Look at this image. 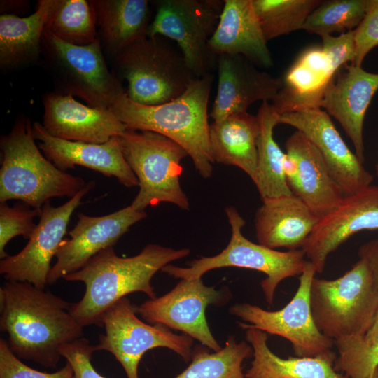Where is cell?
I'll return each mask as SVG.
<instances>
[{"instance_id":"1","label":"cell","mask_w":378,"mask_h":378,"mask_svg":"<svg viewBox=\"0 0 378 378\" xmlns=\"http://www.w3.org/2000/svg\"><path fill=\"white\" fill-rule=\"evenodd\" d=\"M72 303L28 282L7 281L0 288V329L19 358L55 368L60 348L83 337L71 314Z\"/></svg>"},{"instance_id":"2","label":"cell","mask_w":378,"mask_h":378,"mask_svg":"<svg viewBox=\"0 0 378 378\" xmlns=\"http://www.w3.org/2000/svg\"><path fill=\"white\" fill-rule=\"evenodd\" d=\"M188 248L174 249L158 244L146 245L132 257H119L113 247L101 251L80 270L65 276L69 281H81L85 286L82 299L72 303L70 313L83 327L102 326L105 312L127 295L142 292L150 299L156 295L151 279L170 262L188 256Z\"/></svg>"},{"instance_id":"3","label":"cell","mask_w":378,"mask_h":378,"mask_svg":"<svg viewBox=\"0 0 378 378\" xmlns=\"http://www.w3.org/2000/svg\"><path fill=\"white\" fill-rule=\"evenodd\" d=\"M214 76L194 80L178 97L158 105L132 101L123 92L110 110L128 129L150 131L168 137L181 146L204 178L211 176L213 163L208 121V103Z\"/></svg>"},{"instance_id":"4","label":"cell","mask_w":378,"mask_h":378,"mask_svg":"<svg viewBox=\"0 0 378 378\" xmlns=\"http://www.w3.org/2000/svg\"><path fill=\"white\" fill-rule=\"evenodd\" d=\"M0 202L18 200L41 210L53 197H73L84 179L56 167L40 150L29 118L19 115L11 130L1 136Z\"/></svg>"},{"instance_id":"5","label":"cell","mask_w":378,"mask_h":378,"mask_svg":"<svg viewBox=\"0 0 378 378\" xmlns=\"http://www.w3.org/2000/svg\"><path fill=\"white\" fill-rule=\"evenodd\" d=\"M170 40L146 36L113 59V73L127 83V96L144 105L162 104L181 96L197 78Z\"/></svg>"},{"instance_id":"6","label":"cell","mask_w":378,"mask_h":378,"mask_svg":"<svg viewBox=\"0 0 378 378\" xmlns=\"http://www.w3.org/2000/svg\"><path fill=\"white\" fill-rule=\"evenodd\" d=\"M310 306L317 328L334 342L365 335L378 310V298L365 262L359 258L335 279L314 277Z\"/></svg>"},{"instance_id":"7","label":"cell","mask_w":378,"mask_h":378,"mask_svg":"<svg viewBox=\"0 0 378 378\" xmlns=\"http://www.w3.org/2000/svg\"><path fill=\"white\" fill-rule=\"evenodd\" d=\"M122 153L138 180L139 192L131 206L137 211L162 202L188 210L190 203L180 184L186 150L168 137L145 130L127 129L118 136Z\"/></svg>"},{"instance_id":"8","label":"cell","mask_w":378,"mask_h":378,"mask_svg":"<svg viewBox=\"0 0 378 378\" xmlns=\"http://www.w3.org/2000/svg\"><path fill=\"white\" fill-rule=\"evenodd\" d=\"M41 56L57 93L78 97L92 107L109 109L125 92L107 66L99 38L90 45L76 46L45 29Z\"/></svg>"},{"instance_id":"9","label":"cell","mask_w":378,"mask_h":378,"mask_svg":"<svg viewBox=\"0 0 378 378\" xmlns=\"http://www.w3.org/2000/svg\"><path fill=\"white\" fill-rule=\"evenodd\" d=\"M225 214L231 227V237L225 248L214 256L192 260L188 267L169 264L161 271L174 278L190 280L202 278L206 272L222 267L257 270L266 275L260 286L266 302L272 304L280 283L302 274L307 262L304 252L302 249L279 251L253 243L242 234L246 221L237 209L228 206Z\"/></svg>"},{"instance_id":"10","label":"cell","mask_w":378,"mask_h":378,"mask_svg":"<svg viewBox=\"0 0 378 378\" xmlns=\"http://www.w3.org/2000/svg\"><path fill=\"white\" fill-rule=\"evenodd\" d=\"M147 36H161L176 43L197 78L211 74L216 57L209 43L221 15L223 1L160 0Z\"/></svg>"},{"instance_id":"11","label":"cell","mask_w":378,"mask_h":378,"mask_svg":"<svg viewBox=\"0 0 378 378\" xmlns=\"http://www.w3.org/2000/svg\"><path fill=\"white\" fill-rule=\"evenodd\" d=\"M136 307L125 297L102 318L106 333L99 337L95 351L112 354L122 366L127 378H139V362L148 350L164 347L178 354L186 362L192 358L193 339L186 334L176 335L162 324H146L136 316Z\"/></svg>"},{"instance_id":"12","label":"cell","mask_w":378,"mask_h":378,"mask_svg":"<svg viewBox=\"0 0 378 378\" xmlns=\"http://www.w3.org/2000/svg\"><path fill=\"white\" fill-rule=\"evenodd\" d=\"M316 273L315 266L307 260L295 295L279 310L270 312L257 305L241 303L231 307L230 312L249 327L287 340L295 356L333 355L335 342L318 330L312 314L310 289Z\"/></svg>"},{"instance_id":"13","label":"cell","mask_w":378,"mask_h":378,"mask_svg":"<svg viewBox=\"0 0 378 378\" xmlns=\"http://www.w3.org/2000/svg\"><path fill=\"white\" fill-rule=\"evenodd\" d=\"M94 186V181L88 182L76 195L59 206H52L50 201L47 202L27 245L18 253L1 260L0 274L7 281L28 282L44 290L52 268L51 260L64 239L71 215Z\"/></svg>"},{"instance_id":"14","label":"cell","mask_w":378,"mask_h":378,"mask_svg":"<svg viewBox=\"0 0 378 378\" xmlns=\"http://www.w3.org/2000/svg\"><path fill=\"white\" fill-rule=\"evenodd\" d=\"M223 298L214 286H205L202 278L181 279L172 290L146 300L136 311L146 321L181 331L216 352L222 348L211 332L205 310Z\"/></svg>"},{"instance_id":"15","label":"cell","mask_w":378,"mask_h":378,"mask_svg":"<svg viewBox=\"0 0 378 378\" xmlns=\"http://www.w3.org/2000/svg\"><path fill=\"white\" fill-rule=\"evenodd\" d=\"M78 221L64 239L55 255L56 262L48 276V285L82 269L101 251L113 247L132 225L147 217L145 211L131 204L110 214L91 216L78 214Z\"/></svg>"},{"instance_id":"16","label":"cell","mask_w":378,"mask_h":378,"mask_svg":"<svg viewBox=\"0 0 378 378\" xmlns=\"http://www.w3.org/2000/svg\"><path fill=\"white\" fill-rule=\"evenodd\" d=\"M280 123L296 128L314 144L345 195L371 186L373 176L349 149L326 111L312 108L284 113L279 115Z\"/></svg>"},{"instance_id":"17","label":"cell","mask_w":378,"mask_h":378,"mask_svg":"<svg viewBox=\"0 0 378 378\" xmlns=\"http://www.w3.org/2000/svg\"><path fill=\"white\" fill-rule=\"evenodd\" d=\"M378 230V186L349 195L321 218L301 248L316 272L324 270L328 255L362 230Z\"/></svg>"},{"instance_id":"18","label":"cell","mask_w":378,"mask_h":378,"mask_svg":"<svg viewBox=\"0 0 378 378\" xmlns=\"http://www.w3.org/2000/svg\"><path fill=\"white\" fill-rule=\"evenodd\" d=\"M43 126L61 139L104 144L120 136L127 127L110 109L85 105L72 95L47 92L42 97Z\"/></svg>"},{"instance_id":"19","label":"cell","mask_w":378,"mask_h":378,"mask_svg":"<svg viewBox=\"0 0 378 378\" xmlns=\"http://www.w3.org/2000/svg\"><path fill=\"white\" fill-rule=\"evenodd\" d=\"M217 94L211 112L219 121L247 108L258 101H273L282 86V80L260 71L241 55L217 56Z\"/></svg>"},{"instance_id":"20","label":"cell","mask_w":378,"mask_h":378,"mask_svg":"<svg viewBox=\"0 0 378 378\" xmlns=\"http://www.w3.org/2000/svg\"><path fill=\"white\" fill-rule=\"evenodd\" d=\"M33 134L43 155L63 172L79 165L113 176L127 188L139 185L122 153L118 136L104 144L68 141L50 135L38 122L33 123Z\"/></svg>"},{"instance_id":"21","label":"cell","mask_w":378,"mask_h":378,"mask_svg":"<svg viewBox=\"0 0 378 378\" xmlns=\"http://www.w3.org/2000/svg\"><path fill=\"white\" fill-rule=\"evenodd\" d=\"M328 85L321 108L334 117L353 143L355 154L365 162L363 122L366 111L378 90V74L362 66L346 65Z\"/></svg>"},{"instance_id":"22","label":"cell","mask_w":378,"mask_h":378,"mask_svg":"<svg viewBox=\"0 0 378 378\" xmlns=\"http://www.w3.org/2000/svg\"><path fill=\"white\" fill-rule=\"evenodd\" d=\"M252 0H224L218 27L209 41L211 52L217 56L241 55L255 66L273 64Z\"/></svg>"},{"instance_id":"23","label":"cell","mask_w":378,"mask_h":378,"mask_svg":"<svg viewBox=\"0 0 378 378\" xmlns=\"http://www.w3.org/2000/svg\"><path fill=\"white\" fill-rule=\"evenodd\" d=\"M338 71L322 47L307 49L286 73L272 105L279 115L321 108L325 92Z\"/></svg>"},{"instance_id":"24","label":"cell","mask_w":378,"mask_h":378,"mask_svg":"<svg viewBox=\"0 0 378 378\" xmlns=\"http://www.w3.org/2000/svg\"><path fill=\"white\" fill-rule=\"evenodd\" d=\"M262 202L255 217L258 244L272 249H301L319 218L293 194Z\"/></svg>"},{"instance_id":"25","label":"cell","mask_w":378,"mask_h":378,"mask_svg":"<svg viewBox=\"0 0 378 378\" xmlns=\"http://www.w3.org/2000/svg\"><path fill=\"white\" fill-rule=\"evenodd\" d=\"M298 163L299 197L319 219L335 208L344 194L331 176L320 152L301 132L291 134L285 144Z\"/></svg>"},{"instance_id":"26","label":"cell","mask_w":378,"mask_h":378,"mask_svg":"<svg viewBox=\"0 0 378 378\" xmlns=\"http://www.w3.org/2000/svg\"><path fill=\"white\" fill-rule=\"evenodd\" d=\"M103 52L113 59L147 36L150 10L147 0H90Z\"/></svg>"},{"instance_id":"27","label":"cell","mask_w":378,"mask_h":378,"mask_svg":"<svg viewBox=\"0 0 378 378\" xmlns=\"http://www.w3.org/2000/svg\"><path fill=\"white\" fill-rule=\"evenodd\" d=\"M239 326L246 330V341L253 351L246 378H348L335 370V354L284 358L270 349L266 332L245 323L239 322Z\"/></svg>"},{"instance_id":"28","label":"cell","mask_w":378,"mask_h":378,"mask_svg":"<svg viewBox=\"0 0 378 378\" xmlns=\"http://www.w3.org/2000/svg\"><path fill=\"white\" fill-rule=\"evenodd\" d=\"M258 134L257 116L247 111L214 121L209 130L214 162L240 168L255 183L258 169Z\"/></svg>"},{"instance_id":"29","label":"cell","mask_w":378,"mask_h":378,"mask_svg":"<svg viewBox=\"0 0 378 378\" xmlns=\"http://www.w3.org/2000/svg\"><path fill=\"white\" fill-rule=\"evenodd\" d=\"M53 0H39L29 16L0 15V66L10 70L36 62Z\"/></svg>"},{"instance_id":"30","label":"cell","mask_w":378,"mask_h":378,"mask_svg":"<svg viewBox=\"0 0 378 378\" xmlns=\"http://www.w3.org/2000/svg\"><path fill=\"white\" fill-rule=\"evenodd\" d=\"M279 115L269 102H262L256 115L258 120V169L254 183L262 200L293 195L284 172L285 153L273 135L274 127L279 124Z\"/></svg>"},{"instance_id":"31","label":"cell","mask_w":378,"mask_h":378,"mask_svg":"<svg viewBox=\"0 0 378 378\" xmlns=\"http://www.w3.org/2000/svg\"><path fill=\"white\" fill-rule=\"evenodd\" d=\"M45 29L59 39L76 46H88L98 39L95 14L90 0H53Z\"/></svg>"},{"instance_id":"32","label":"cell","mask_w":378,"mask_h":378,"mask_svg":"<svg viewBox=\"0 0 378 378\" xmlns=\"http://www.w3.org/2000/svg\"><path fill=\"white\" fill-rule=\"evenodd\" d=\"M253 354L250 344L244 341L237 343L233 336L216 352L209 353L206 349L197 346L192 362L175 378H246L242 363Z\"/></svg>"},{"instance_id":"33","label":"cell","mask_w":378,"mask_h":378,"mask_svg":"<svg viewBox=\"0 0 378 378\" xmlns=\"http://www.w3.org/2000/svg\"><path fill=\"white\" fill-rule=\"evenodd\" d=\"M321 0H252L267 41L302 29Z\"/></svg>"},{"instance_id":"34","label":"cell","mask_w":378,"mask_h":378,"mask_svg":"<svg viewBox=\"0 0 378 378\" xmlns=\"http://www.w3.org/2000/svg\"><path fill=\"white\" fill-rule=\"evenodd\" d=\"M373 0H330L309 15L302 29L321 37L356 29L369 11Z\"/></svg>"},{"instance_id":"35","label":"cell","mask_w":378,"mask_h":378,"mask_svg":"<svg viewBox=\"0 0 378 378\" xmlns=\"http://www.w3.org/2000/svg\"><path fill=\"white\" fill-rule=\"evenodd\" d=\"M338 356L335 368L348 378H370L378 368V332L367 338L359 335L335 342Z\"/></svg>"},{"instance_id":"36","label":"cell","mask_w":378,"mask_h":378,"mask_svg":"<svg viewBox=\"0 0 378 378\" xmlns=\"http://www.w3.org/2000/svg\"><path fill=\"white\" fill-rule=\"evenodd\" d=\"M41 214V210L31 208L23 203H17L13 206L6 202L0 204V258H5L8 255L5 251L7 244L14 237L21 235L29 239L37 224L34 223L36 216Z\"/></svg>"},{"instance_id":"37","label":"cell","mask_w":378,"mask_h":378,"mask_svg":"<svg viewBox=\"0 0 378 378\" xmlns=\"http://www.w3.org/2000/svg\"><path fill=\"white\" fill-rule=\"evenodd\" d=\"M71 365H66L55 372H44L29 368L10 349L7 341L0 340V378H73Z\"/></svg>"},{"instance_id":"38","label":"cell","mask_w":378,"mask_h":378,"mask_svg":"<svg viewBox=\"0 0 378 378\" xmlns=\"http://www.w3.org/2000/svg\"><path fill=\"white\" fill-rule=\"evenodd\" d=\"M94 351V346L84 337L64 344L59 350L62 357L73 368V378H105L96 371L91 363Z\"/></svg>"},{"instance_id":"39","label":"cell","mask_w":378,"mask_h":378,"mask_svg":"<svg viewBox=\"0 0 378 378\" xmlns=\"http://www.w3.org/2000/svg\"><path fill=\"white\" fill-rule=\"evenodd\" d=\"M354 39L356 54L351 64L362 66L365 56L378 46V0L372 1L365 18L354 29Z\"/></svg>"},{"instance_id":"40","label":"cell","mask_w":378,"mask_h":378,"mask_svg":"<svg viewBox=\"0 0 378 378\" xmlns=\"http://www.w3.org/2000/svg\"><path fill=\"white\" fill-rule=\"evenodd\" d=\"M322 48L328 54L335 66L340 68L354 62L356 54L354 30L341 34L338 36H322Z\"/></svg>"},{"instance_id":"41","label":"cell","mask_w":378,"mask_h":378,"mask_svg":"<svg viewBox=\"0 0 378 378\" xmlns=\"http://www.w3.org/2000/svg\"><path fill=\"white\" fill-rule=\"evenodd\" d=\"M359 258L363 260L369 270L373 287L378 298V237L364 244L358 250ZM378 332V310L369 330L364 335L369 338Z\"/></svg>"},{"instance_id":"42","label":"cell","mask_w":378,"mask_h":378,"mask_svg":"<svg viewBox=\"0 0 378 378\" xmlns=\"http://www.w3.org/2000/svg\"><path fill=\"white\" fill-rule=\"evenodd\" d=\"M1 11L4 12V14L6 11H22L25 10L28 7L27 1H1Z\"/></svg>"},{"instance_id":"43","label":"cell","mask_w":378,"mask_h":378,"mask_svg":"<svg viewBox=\"0 0 378 378\" xmlns=\"http://www.w3.org/2000/svg\"><path fill=\"white\" fill-rule=\"evenodd\" d=\"M370 378H378V368L376 369L372 376Z\"/></svg>"},{"instance_id":"44","label":"cell","mask_w":378,"mask_h":378,"mask_svg":"<svg viewBox=\"0 0 378 378\" xmlns=\"http://www.w3.org/2000/svg\"><path fill=\"white\" fill-rule=\"evenodd\" d=\"M375 171H376V174L378 176V164H377L375 166Z\"/></svg>"}]
</instances>
